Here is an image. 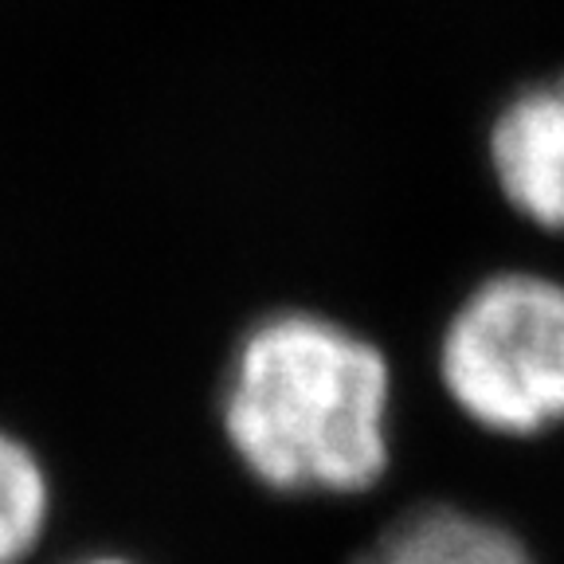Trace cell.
<instances>
[{
  "label": "cell",
  "mask_w": 564,
  "mask_h": 564,
  "mask_svg": "<svg viewBox=\"0 0 564 564\" xmlns=\"http://www.w3.org/2000/svg\"><path fill=\"white\" fill-rule=\"evenodd\" d=\"M392 365L384 349L314 310L247 326L224 369L220 427L239 467L291 498H349L392 458Z\"/></svg>",
  "instance_id": "obj_1"
},
{
  "label": "cell",
  "mask_w": 564,
  "mask_h": 564,
  "mask_svg": "<svg viewBox=\"0 0 564 564\" xmlns=\"http://www.w3.org/2000/svg\"><path fill=\"white\" fill-rule=\"evenodd\" d=\"M440 380L482 432L529 440L564 423V282L502 271L458 302Z\"/></svg>",
  "instance_id": "obj_2"
},
{
  "label": "cell",
  "mask_w": 564,
  "mask_h": 564,
  "mask_svg": "<svg viewBox=\"0 0 564 564\" xmlns=\"http://www.w3.org/2000/svg\"><path fill=\"white\" fill-rule=\"evenodd\" d=\"M486 153L510 208L564 236V75L513 95L494 118Z\"/></svg>",
  "instance_id": "obj_3"
},
{
  "label": "cell",
  "mask_w": 564,
  "mask_h": 564,
  "mask_svg": "<svg viewBox=\"0 0 564 564\" xmlns=\"http://www.w3.org/2000/svg\"><path fill=\"white\" fill-rule=\"evenodd\" d=\"M352 564H533L498 521L451 502H427L388 521Z\"/></svg>",
  "instance_id": "obj_4"
},
{
  "label": "cell",
  "mask_w": 564,
  "mask_h": 564,
  "mask_svg": "<svg viewBox=\"0 0 564 564\" xmlns=\"http://www.w3.org/2000/svg\"><path fill=\"white\" fill-rule=\"evenodd\" d=\"M52 521V482L32 447L0 427V564H24Z\"/></svg>",
  "instance_id": "obj_5"
},
{
  "label": "cell",
  "mask_w": 564,
  "mask_h": 564,
  "mask_svg": "<svg viewBox=\"0 0 564 564\" xmlns=\"http://www.w3.org/2000/svg\"><path fill=\"white\" fill-rule=\"evenodd\" d=\"M70 564H133V561H126V556H79V561Z\"/></svg>",
  "instance_id": "obj_6"
}]
</instances>
